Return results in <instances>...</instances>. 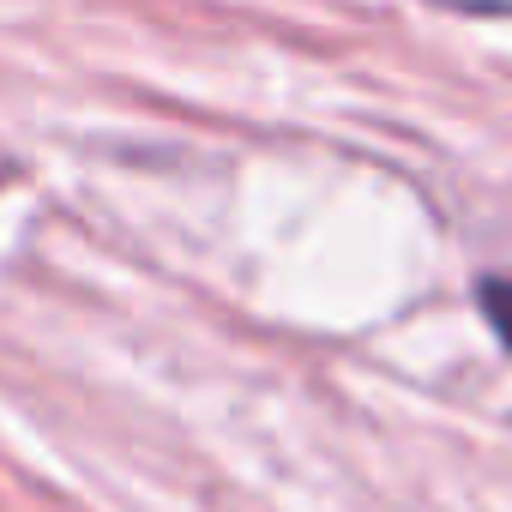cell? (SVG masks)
I'll return each instance as SVG.
<instances>
[{
  "mask_svg": "<svg viewBox=\"0 0 512 512\" xmlns=\"http://www.w3.org/2000/svg\"><path fill=\"white\" fill-rule=\"evenodd\" d=\"M482 314L494 320V332H500V344L512 350V284H500V278H488V284H482Z\"/></svg>",
  "mask_w": 512,
  "mask_h": 512,
  "instance_id": "6da1fadb",
  "label": "cell"
}]
</instances>
